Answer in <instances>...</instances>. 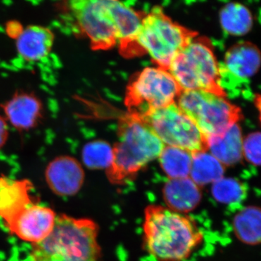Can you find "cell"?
<instances>
[{"instance_id":"1","label":"cell","mask_w":261,"mask_h":261,"mask_svg":"<svg viewBox=\"0 0 261 261\" xmlns=\"http://www.w3.org/2000/svg\"><path fill=\"white\" fill-rule=\"evenodd\" d=\"M144 217V245L157 260H187L203 240V233L191 217L166 206H147Z\"/></svg>"},{"instance_id":"2","label":"cell","mask_w":261,"mask_h":261,"mask_svg":"<svg viewBox=\"0 0 261 261\" xmlns=\"http://www.w3.org/2000/svg\"><path fill=\"white\" fill-rule=\"evenodd\" d=\"M98 233L93 220L59 215L50 234L33 245L32 261H99Z\"/></svg>"},{"instance_id":"3","label":"cell","mask_w":261,"mask_h":261,"mask_svg":"<svg viewBox=\"0 0 261 261\" xmlns=\"http://www.w3.org/2000/svg\"><path fill=\"white\" fill-rule=\"evenodd\" d=\"M118 136L106 174L113 185H123L158 159L166 145L143 121L128 114L120 120Z\"/></svg>"},{"instance_id":"4","label":"cell","mask_w":261,"mask_h":261,"mask_svg":"<svg viewBox=\"0 0 261 261\" xmlns=\"http://www.w3.org/2000/svg\"><path fill=\"white\" fill-rule=\"evenodd\" d=\"M168 71L182 91L202 90L227 97L221 86L220 63L207 37L194 38L174 57Z\"/></svg>"},{"instance_id":"5","label":"cell","mask_w":261,"mask_h":261,"mask_svg":"<svg viewBox=\"0 0 261 261\" xmlns=\"http://www.w3.org/2000/svg\"><path fill=\"white\" fill-rule=\"evenodd\" d=\"M197 33L175 23L161 7H154L142 20L135 39L137 55L147 53L160 68L168 70L174 57Z\"/></svg>"},{"instance_id":"6","label":"cell","mask_w":261,"mask_h":261,"mask_svg":"<svg viewBox=\"0 0 261 261\" xmlns=\"http://www.w3.org/2000/svg\"><path fill=\"white\" fill-rule=\"evenodd\" d=\"M181 91L168 70L146 68L134 75L127 87L125 105L128 114L142 119L176 103Z\"/></svg>"},{"instance_id":"7","label":"cell","mask_w":261,"mask_h":261,"mask_svg":"<svg viewBox=\"0 0 261 261\" xmlns=\"http://www.w3.org/2000/svg\"><path fill=\"white\" fill-rule=\"evenodd\" d=\"M61 8L73 34L88 39L93 50H108L118 44L106 0L67 1Z\"/></svg>"},{"instance_id":"8","label":"cell","mask_w":261,"mask_h":261,"mask_svg":"<svg viewBox=\"0 0 261 261\" xmlns=\"http://www.w3.org/2000/svg\"><path fill=\"white\" fill-rule=\"evenodd\" d=\"M176 104L191 118L206 138L221 135L243 118L241 108L221 97L202 90L181 91Z\"/></svg>"},{"instance_id":"9","label":"cell","mask_w":261,"mask_h":261,"mask_svg":"<svg viewBox=\"0 0 261 261\" xmlns=\"http://www.w3.org/2000/svg\"><path fill=\"white\" fill-rule=\"evenodd\" d=\"M140 120L166 146L178 147L191 153L207 151L205 137L176 103Z\"/></svg>"},{"instance_id":"10","label":"cell","mask_w":261,"mask_h":261,"mask_svg":"<svg viewBox=\"0 0 261 261\" xmlns=\"http://www.w3.org/2000/svg\"><path fill=\"white\" fill-rule=\"evenodd\" d=\"M0 108L9 126L20 133L37 128L44 118L42 99L29 91L17 90L0 105Z\"/></svg>"},{"instance_id":"11","label":"cell","mask_w":261,"mask_h":261,"mask_svg":"<svg viewBox=\"0 0 261 261\" xmlns=\"http://www.w3.org/2000/svg\"><path fill=\"white\" fill-rule=\"evenodd\" d=\"M57 216L50 207L35 202L24 209L7 228L23 241L35 245L50 234Z\"/></svg>"},{"instance_id":"12","label":"cell","mask_w":261,"mask_h":261,"mask_svg":"<svg viewBox=\"0 0 261 261\" xmlns=\"http://www.w3.org/2000/svg\"><path fill=\"white\" fill-rule=\"evenodd\" d=\"M46 182L53 193L61 197L76 195L83 186L85 173L78 160L69 155L55 158L46 167Z\"/></svg>"},{"instance_id":"13","label":"cell","mask_w":261,"mask_h":261,"mask_svg":"<svg viewBox=\"0 0 261 261\" xmlns=\"http://www.w3.org/2000/svg\"><path fill=\"white\" fill-rule=\"evenodd\" d=\"M106 1L116 25L121 54L128 58L138 56L135 39L140 32L145 13L137 11L119 1Z\"/></svg>"},{"instance_id":"14","label":"cell","mask_w":261,"mask_h":261,"mask_svg":"<svg viewBox=\"0 0 261 261\" xmlns=\"http://www.w3.org/2000/svg\"><path fill=\"white\" fill-rule=\"evenodd\" d=\"M260 67V49L249 41H241L228 48L224 62L220 63L221 76L230 75L239 80L251 78Z\"/></svg>"},{"instance_id":"15","label":"cell","mask_w":261,"mask_h":261,"mask_svg":"<svg viewBox=\"0 0 261 261\" xmlns=\"http://www.w3.org/2000/svg\"><path fill=\"white\" fill-rule=\"evenodd\" d=\"M33 189L34 185L28 179L0 176V218L6 227L24 209L35 203Z\"/></svg>"},{"instance_id":"16","label":"cell","mask_w":261,"mask_h":261,"mask_svg":"<svg viewBox=\"0 0 261 261\" xmlns=\"http://www.w3.org/2000/svg\"><path fill=\"white\" fill-rule=\"evenodd\" d=\"M56 35L49 27L29 25L15 40L17 53L23 61L36 63L47 58L53 51Z\"/></svg>"},{"instance_id":"17","label":"cell","mask_w":261,"mask_h":261,"mask_svg":"<svg viewBox=\"0 0 261 261\" xmlns=\"http://www.w3.org/2000/svg\"><path fill=\"white\" fill-rule=\"evenodd\" d=\"M243 138L241 127L235 123L221 135L206 138L207 152L225 167L234 166L243 159Z\"/></svg>"},{"instance_id":"18","label":"cell","mask_w":261,"mask_h":261,"mask_svg":"<svg viewBox=\"0 0 261 261\" xmlns=\"http://www.w3.org/2000/svg\"><path fill=\"white\" fill-rule=\"evenodd\" d=\"M163 196L166 207L185 214L197 207L202 195L200 187L188 177L168 179L163 187Z\"/></svg>"},{"instance_id":"19","label":"cell","mask_w":261,"mask_h":261,"mask_svg":"<svg viewBox=\"0 0 261 261\" xmlns=\"http://www.w3.org/2000/svg\"><path fill=\"white\" fill-rule=\"evenodd\" d=\"M233 232L240 243L249 246L261 245V207L247 205L233 216Z\"/></svg>"},{"instance_id":"20","label":"cell","mask_w":261,"mask_h":261,"mask_svg":"<svg viewBox=\"0 0 261 261\" xmlns=\"http://www.w3.org/2000/svg\"><path fill=\"white\" fill-rule=\"evenodd\" d=\"M220 23L224 32L228 35L241 37L252 30L254 17L245 5L230 3L220 11Z\"/></svg>"},{"instance_id":"21","label":"cell","mask_w":261,"mask_h":261,"mask_svg":"<svg viewBox=\"0 0 261 261\" xmlns=\"http://www.w3.org/2000/svg\"><path fill=\"white\" fill-rule=\"evenodd\" d=\"M225 166L207 151L192 153L190 178L199 187L214 184L224 177Z\"/></svg>"},{"instance_id":"22","label":"cell","mask_w":261,"mask_h":261,"mask_svg":"<svg viewBox=\"0 0 261 261\" xmlns=\"http://www.w3.org/2000/svg\"><path fill=\"white\" fill-rule=\"evenodd\" d=\"M163 172L169 179L190 177L192 153L178 147L165 146L159 157Z\"/></svg>"},{"instance_id":"23","label":"cell","mask_w":261,"mask_h":261,"mask_svg":"<svg viewBox=\"0 0 261 261\" xmlns=\"http://www.w3.org/2000/svg\"><path fill=\"white\" fill-rule=\"evenodd\" d=\"M113 159V147L106 141H91L82 148V162L89 169L107 170L112 164Z\"/></svg>"},{"instance_id":"24","label":"cell","mask_w":261,"mask_h":261,"mask_svg":"<svg viewBox=\"0 0 261 261\" xmlns=\"http://www.w3.org/2000/svg\"><path fill=\"white\" fill-rule=\"evenodd\" d=\"M246 188L243 182L236 178L223 177L213 184V196L220 203H238L246 197Z\"/></svg>"},{"instance_id":"25","label":"cell","mask_w":261,"mask_h":261,"mask_svg":"<svg viewBox=\"0 0 261 261\" xmlns=\"http://www.w3.org/2000/svg\"><path fill=\"white\" fill-rule=\"evenodd\" d=\"M243 158L252 166H261V132H252L244 137Z\"/></svg>"},{"instance_id":"26","label":"cell","mask_w":261,"mask_h":261,"mask_svg":"<svg viewBox=\"0 0 261 261\" xmlns=\"http://www.w3.org/2000/svg\"><path fill=\"white\" fill-rule=\"evenodd\" d=\"M24 27L23 24L18 20H10L5 25V32L10 39L15 40L18 36L23 32Z\"/></svg>"},{"instance_id":"27","label":"cell","mask_w":261,"mask_h":261,"mask_svg":"<svg viewBox=\"0 0 261 261\" xmlns=\"http://www.w3.org/2000/svg\"><path fill=\"white\" fill-rule=\"evenodd\" d=\"M10 135V126L3 115L0 114V149L8 142Z\"/></svg>"},{"instance_id":"28","label":"cell","mask_w":261,"mask_h":261,"mask_svg":"<svg viewBox=\"0 0 261 261\" xmlns=\"http://www.w3.org/2000/svg\"><path fill=\"white\" fill-rule=\"evenodd\" d=\"M254 104L258 113L259 121L261 124V94H256L254 98Z\"/></svg>"}]
</instances>
